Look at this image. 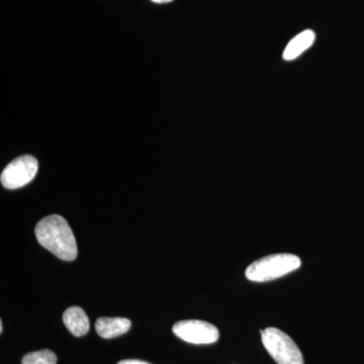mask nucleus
<instances>
[{"label":"nucleus","instance_id":"nucleus-1","mask_svg":"<svg viewBox=\"0 0 364 364\" xmlns=\"http://www.w3.org/2000/svg\"><path fill=\"white\" fill-rule=\"evenodd\" d=\"M35 234L41 245L60 259L73 261L77 257L75 236L68 223L61 215H48L41 220L36 226Z\"/></svg>","mask_w":364,"mask_h":364},{"label":"nucleus","instance_id":"nucleus-2","mask_svg":"<svg viewBox=\"0 0 364 364\" xmlns=\"http://www.w3.org/2000/svg\"><path fill=\"white\" fill-rule=\"evenodd\" d=\"M301 264V259L294 254H273L254 261L246 269L245 274L251 282H267L299 269Z\"/></svg>","mask_w":364,"mask_h":364},{"label":"nucleus","instance_id":"nucleus-3","mask_svg":"<svg viewBox=\"0 0 364 364\" xmlns=\"http://www.w3.org/2000/svg\"><path fill=\"white\" fill-rule=\"evenodd\" d=\"M261 339L265 349L277 364H305L298 345L282 330L267 328L261 331Z\"/></svg>","mask_w":364,"mask_h":364},{"label":"nucleus","instance_id":"nucleus-4","mask_svg":"<svg viewBox=\"0 0 364 364\" xmlns=\"http://www.w3.org/2000/svg\"><path fill=\"white\" fill-rule=\"evenodd\" d=\"M39 163L31 155H23L13 160L2 171L0 181L7 189L23 188L37 176Z\"/></svg>","mask_w":364,"mask_h":364},{"label":"nucleus","instance_id":"nucleus-5","mask_svg":"<svg viewBox=\"0 0 364 364\" xmlns=\"http://www.w3.org/2000/svg\"><path fill=\"white\" fill-rule=\"evenodd\" d=\"M172 331L178 338L191 344H212L220 337L219 330L215 326L200 320L177 322Z\"/></svg>","mask_w":364,"mask_h":364},{"label":"nucleus","instance_id":"nucleus-6","mask_svg":"<svg viewBox=\"0 0 364 364\" xmlns=\"http://www.w3.org/2000/svg\"><path fill=\"white\" fill-rule=\"evenodd\" d=\"M131 321L126 318H100L95 323V330L102 338L112 339L126 334L130 330Z\"/></svg>","mask_w":364,"mask_h":364},{"label":"nucleus","instance_id":"nucleus-7","mask_svg":"<svg viewBox=\"0 0 364 364\" xmlns=\"http://www.w3.org/2000/svg\"><path fill=\"white\" fill-rule=\"evenodd\" d=\"M63 322L74 336L82 337L90 331V318L80 306L67 309L63 314Z\"/></svg>","mask_w":364,"mask_h":364},{"label":"nucleus","instance_id":"nucleus-8","mask_svg":"<svg viewBox=\"0 0 364 364\" xmlns=\"http://www.w3.org/2000/svg\"><path fill=\"white\" fill-rule=\"evenodd\" d=\"M315 39L316 35L313 31H304L287 44L284 52V59L287 61H291V60L298 58L299 55L303 54L314 44Z\"/></svg>","mask_w":364,"mask_h":364},{"label":"nucleus","instance_id":"nucleus-9","mask_svg":"<svg viewBox=\"0 0 364 364\" xmlns=\"http://www.w3.org/2000/svg\"><path fill=\"white\" fill-rule=\"evenodd\" d=\"M23 364H56L57 356L54 352L49 349H43V350L31 352L23 356Z\"/></svg>","mask_w":364,"mask_h":364},{"label":"nucleus","instance_id":"nucleus-10","mask_svg":"<svg viewBox=\"0 0 364 364\" xmlns=\"http://www.w3.org/2000/svg\"><path fill=\"white\" fill-rule=\"evenodd\" d=\"M117 364H149L142 360H136V359H127V360L119 361Z\"/></svg>","mask_w":364,"mask_h":364},{"label":"nucleus","instance_id":"nucleus-11","mask_svg":"<svg viewBox=\"0 0 364 364\" xmlns=\"http://www.w3.org/2000/svg\"><path fill=\"white\" fill-rule=\"evenodd\" d=\"M151 1L155 2V4H168V2L173 1V0H151Z\"/></svg>","mask_w":364,"mask_h":364},{"label":"nucleus","instance_id":"nucleus-12","mask_svg":"<svg viewBox=\"0 0 364 364\" xmlns=\"http://www.w3.org/2000/svg\"><path fill=\"white\" fill-rule=\"evenodd\" d=\"M4 332V324H2L1 321H0V333Z\"/></svg>","mask_w":364,"mask_h":364}]
</instances>
